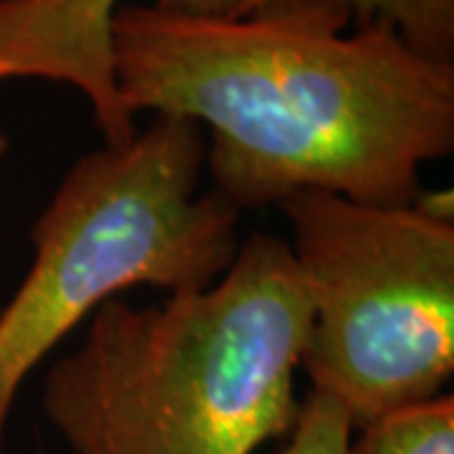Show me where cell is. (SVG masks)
Wrapping results in <instances>:
<instances>
[{
  "label": "cell",
  "mask_w": 454,
  "mask_h": 454,
  "mask_svg": "<svg viewBox=\"0 0 454 454\" xmlns=\"http://www.w3.org/2000/svg\"><path fill=\"white\" fill-rule=\"evenodd\" d=\"M3 152H5V137L0 134V154H3Z\"/></svg>",
  "instance_id": "cell-9"
},
{
  "label": "cell",
  "mask_w": 454,
  "mask_h": 454,
  "mask_svg": "<svg viewBox=\"0 0 454 454\" xmlns=\"http://www.w3.org/2000/svg\"><path fill=\"white\" fill-rule=\"evenodd\" d=\"M280 212L313 321L301 366L354 429L444 394L454 373V220L298 192Z\"/></svg>",
  "instance_id": "cell-4"
},
{
  "label": "cell",
  "mask_w": 454,
  "mask_h": 454,
  "mask_svg": "<svg viewBox=\"0 0 454 454\" xmlns=\"http://www.w3.org/2000/svg\"><path fill=\"white\" fill-rule=\"evenodd\" d=\"M351 454H454L452 394L391 409L364 424Z\"/></svg>",
  "instance_id": "cell-7"
},
{
  "label": "cell",
  "mask_w": 454,
  "mask_h": 454,
  "mask_svg": "<svg viewBox=\"0 0 454 454\" xmlns=\"http://www.w3.org/2000/svg\"><path fill=\"white\" fill-rule=\"evenodd\" d=\"M354 424L333 399L310 391L280 454H351Z\"/></svg>",
  "instance_id": "cell-8"
},
{
  "label": "cell",
  "mask_w": 454,
  "mask_h": 454,
  "mask_svg": "<svg viewBox=\"0 0 454 454\" xmlns=\"http://www.w3.org/2000/svg\"><path fill=\"white\" fill-rule=\"evenodd\" d=\"M313 309L291 245L253 232L207 288L106 301L46 376L71 454H253L291 434Z\"/></svg>",
  "instance_id": "cell-2"
},
{
  "label": "cell",
  "mask_w": 454,
  "mask_h": 454,
  "mask_svg": "<svg viewBox=\"0 0 454 454\" xmlns=\"http://www.w3.org/2000/svg\"><path fill=\"white\" fill-rule=\"evenodd\" d=\"M112 49L131 114L210 127L215 192L240 212L298 192L411 205L424 164L454 152V61L325 0L240 18L124 3Z\"/></svg>",
  "instance_id": "cell-1"
},
{
  "label": "cell",
  "mask_w": 454,
  "mask_h": 454,
  "mask_svg": "<svg viewBox=\"0 0 454 454\" xmlns=\"http://www.w3.org/2000/svg\"><path fill=\"white\" fill-rule=\"evenodd\" d=\"M283 0H253V8ZM351 16L354 26H389L409 46L439 61H454V0H325ZM247 11V13H250Z\"/></svg>",
  "instance_id": "cell-6"
},
{
  "label": "cell",
  "mask_w": 454,
  "mask_h": 454,
  "mask_svg": "<svg viewBox=\"0 0 454 454\" xmlns=\"http://www.w3.org/2000/svg\"><path fill=\"white\" fill-rule=\"evenodd\" d=\"M124 0H0V82L46 79L86 97L106 145L134 137V114L114 79L112 23ZM207 18H240L253 0H157Z\"/></svg>",
  "instance_id": "cell-5"
},
{
  "label": "cell",
  "mask_w": 454,
  "mask_h": 454,
  "mask_svg": "<svg viewBox=\"0 0 454 454\" xmlns=\"http://www.w3.org/2000/svg\"><path fill=\"white\" fill-rule=\"evenodd\" d=\"M202 127L157 114L129 142L104 145L61 179L33 225V262L0 310V450L18 389L116 293L207 288L230 268L240 210L200 192Z\"/></svg>",
  "instance_id": "cell-3"
}]
</instances>
